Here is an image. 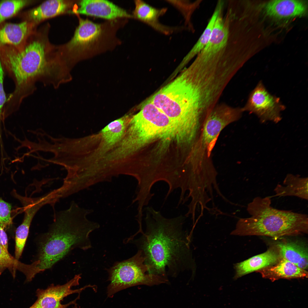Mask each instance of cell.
<instances>
[{
  "label": "cell",
  "mask_w": 308,
  "mask_h": 308,
  "mask_svg": "<svg viewBox=\"0 0 308 308\" xmlns=\"http://www.w3.org/2000/svg\"><path fill=\"white\" fill-rule=\"evenodd\" d=\"M271 198H254L247 208L251 216L240 219L231 234L266 236L276 239L307 233V215L275 208L271 205Z\"/></svg>",
  "instance_id": "5b68a950"
},
{
  "label": "cell",
  "mask_w": 308,
  "mask_h": 308,
  "mask_svg": "<svg viewBox=\"0 0 308 308\" xmlns=\"http://www.w3.org/2000/svg\"><path fill=\"white\" fill-rule=\"evenodd\" d=\"M81 275H76L71 279L62 285L52 284L45 289H38L36 291L37 299L32 305L34 308H68L70 304L62 305L61 301L70 295L80 293L86 288L91 287L94 289L95 286L87 285L80 289H73L72 287L79 284ZM72 308H78L76 305Z\"/></svg>",
  "instance_id": "8fae6325"
},
{
  "label": "cell",
  "mask_w": 308,
  "mask_h": 308,
  "mask_svg": "<svg viewBox=\"0 0 308 308\" xmlns=\"http://www.w3.org/2000/svg\"><path fill=\"white\" fill-rule=\"evenodd\" d=\"M308 181L307 177L288 174L285 178L283 185L278 184L275 188V196H295L307 200Z\"/></svg>",
  "instance_id": "d6986e66"
},
{
  "label": "cell",
  "mask_w": 308,
  "mask_h": 308,
  "mask_svg": "<svg viewBox=\"0 0 308 308\" xmlns=\"http://www.w3.org/2000/svg\"><path fill=\"white\" fill-rule=\"evenodd\" d=\"M69 4L63 0L46 1L25 14V18L31 23H38L45 19L62 14L68 9Z\"/></svg>",
  "instance_id": "ffe728a7"
},
{
  "label": "cell",
  "mask_w": 308,
  "mask_h": 308,
  "mask_svg": "<svg viewBox=\"0 0 308 308\" xmlns=\"http://www.w3.org/2000/svg\"><path fill=\"white\" fill-rule=\"evenodd\" d=\"M34 217L29 212H26L22 223L15 232V258L18 260L21 256L28 237L31 224Z\"/></svg>",
  "instance_id": "603a6c76"
},
{
  "label": "cell",
  "mask_w": 308,
  "mask_h": 308,
  "mask_svg": "<svg viewBox=\"0 0 308 308\" xmlns=\"http://www.w3.org/2000/svg\"><path fill=\"white\" fill-rule=\"evenodd\" d=\"M0 244L6 250H8V240L7 235L4 229L0 224Z\"/></svg>",
  "instance_id": "f1b7e54d"
},
{
  "label": "cell",
  "mask_w": 308,
  "mask_h": 308,
  "mask_svg": "<svg viewBox=\"0 0 308 308\" xmlns=\"http://www.w3.org/2000/svg\"><path fill=\"white\" fill-rule=\"evenodd\" d=\"M275 246L278 249L282 259L296 265L302 258L308 256L307 248L299 242H280Z\"/></svg>",
  "instance_id": "7402d4cb"
},
{
  "label": "cell",
  "mask_w": 308,
  "mask_h": 308,
  "mask_svg": "<svg viewBox=\"0 0 308 308\" xmlns=\"http://www.w3.org/2000/svg\"><path fill=\"white\" fill-rule=\"evenodd\" d=\"M264 9L266 14L270 17L286 19L305 15L307 6L305 2L301 0H275L267 3Z\"/></svg>",
  "instance_id": "e0dca14e"
},
{
  "label": "cell",
  "mask_w": 308,
  "mask_h": 308,
  "mask_svg": "<svg viewBox=\"0 0 308 308\" xmlns=\"http://www.w3.org/2000/svg\"><path fill=\"white\" fill-rule=\"evenodd\" d=\"M128 125L123 139L112 152L116 160L126 157L155 139L173 137L171 120L149 100L130 119Z\"/></svg>",
  "instance_id": "8992f818"
},
{
  "label": "cell",
  "mask_w": 308,
  "mask_h": 308,
  "mask_svg": "<svg viewBox=\"0 0 308 308\" xmlns=\"http://www.w3.org/2000/svg\"><path fill=\"white\" fill-rule=\"evenodd\" d=\"M281 259L278 249L274 245L263 253L235 264L236 273L234 279H236L248 273L274 265Z\"/></svg>",
  "instance_id": "9a60e30c"
},
{
  "label": "cell",
  "mask_w": 308,
  "mask_h": 308,
  "mask_svg": "<svg viewBox=\"0 0 308 308\" xmlns=\"http://www.w3.org/2000/svg\"><path fill=\"white\" fill-rule=\"evenodd\" d=\"M32 23L25 21L19 23L3 22L0 24V46H10L19 50H22L31 33Z\"/></svg>",
  "instance_id": "5bb4252c"
},
{
  "label": "cell",
  "mask_w": 308,
  "mask_h": 308,
  "mask_svg": "<svg viewBox=\"0 0 308 308\" xmlns=\"http://www.w3.org/2000/svg\"><path fill=\"white\" fill-rule=\"evenodd\" d=\"M84 214L73 201L68 208L55 213L48 230L38 242L37 259L31 264L35 275L50 268L74 248L92 247L89 234L98 227L88 223Z\"/></svg>",
  "instance_id": "3957f363"
},
{
  "label": "cell",
  "mask_w": 308,
  "mask_h": 308,
  "mask_svg": "<svg viewBox=\"0 0 308 308\" xmlns=\"http://www.w3.org/2000/svg\"><path fill=\"white\" fill-rule=\"evenodd\" d=\"M243 112L240 107L225 103L218 104L212 109L204 124L202 139L208 145H215L221 131L230 123L239 120Z\"/></svg>",
  "instance_id": "30bf717a"
},
{
  "label": "cell",
  "mask_w": 308,
  "mask_h": 308,
  "mask_svg": "<svg viewBox=\"0 0 308 308\" xmlns=\"http://www.w3.org/2000/svg\"><path fill=\"white\" fill-rule=\"evenodd\" d=\"M5 74L4 70L0 61V133H1V122H3V112L7 100L3 86Z\"/></svg>",
  "instance_id": "83f0119b"
},
{
  "label": "cell",
  "mask_w": 308,
  "mask_h": 308,
  "mask_svg": "<svg viewBox=\"0 0 308 308\" xmlns=\"http://www.w3.org/2000/svg\"><path fill=\"white\" fill-rule=\"evenodd\" d=\"M134 3L132 15L133 18L145 23L155 30L169 35L181 29V28L170 27L160 22L159 19L166 13V8H157L141 0H135Z\"/></svg>",
  "instance_id": "4fadbf2b"
},
{
  "label": "cell",
  "mask_w": 308,
  "mask_h": 308,
  "mask_svg": "<svg viewBox=\"0 0 308 308\" xmlns=\"http://www.w3.org/2000/svg\"><path fill=\"white\" fill-rule=\"evenodd\" d=\"M45 50L44 43L38 40L26 44L20 51L10 46H0V61L15 84L14 90L9 96L12 102L21 104L33 93L38 80L53 84L58 80V64L48 58Z\"/></svg>",
  "instance_id": "277c9868"
},
{
  "label": "cell",
  "mask_w": 308,
  "mask_h": 308,
  "mask_svg": "<svg viewBox=\"0 0 308 308\" xmlns=\"http://www.w3.org/2000/svg\"><path fill=\"white\" fill-rule=\"evenodd\" d=\"M224 3L220 1L218 3L215 10L202 34L197 42L184 58L180 66H183L196 56L197 55L208 42L217 18L222 9Z\"/></svg>",
  "instance_id": "44dd1931"
},
{
  "label": "cell",
  "mask_w": 308,
  "mask_h": 308,
  "mask_svg": "<svg viewBox=\"0 0 308 308\" xmlns=\"http://www.w3.org/2000/svg\"><path fill=\"white\" fill-rule=\"evenodd\" d=\"M6 268L11 271L13 277L17 270L22 272L26 276L28 272V264L21 262L13 257L0 244V274Z\"/></svg>",
  "instance_id": "cb8c5ba5"
},
{
  "label": "cell",
  "mask_w": 308,
  "mask_h": 308,
  "mask_svg": "<svg viewBox=\"0 0 308 308\" xmlns=\"http://www.w3.org/2000/svg\"><path fill=\"white\" fill-rule=\"evenodd\" d=\"M108 35L106 23H95L87 19L80 18L79 25L66 48L76 56L92 55L101 52Z\"/></svg>",
  "instance_id": "ba28073f"
},
{
  "label": "cell",
  "mask_w": 308,
  "mask_h": 308,
  "mask_svg": "<svg viewBox=\"0 0 308 308\" xmlns=\"http://www.w3.org/2000/svg\"><path fill=\"white\" fill-rule=\"evenodd\" d=\"M11 206L0 196V224L4 229L12 224L11 216Z\"/></svg>",
  "instance_id": "4316f807"
},
{
  "label": "cell",
  "mask_w": 308,
  "mask_h": 308,
  "mask_svg": "<svg viewBox=\"0 0 308 308\" xmlns=\"http://www.w3.org/2000/svg\"><path fill=\"white\" fill-rule=\"evenodd\" d=\"M145 258L141 251L125 260L115 263L107 270L110 283L107 287L108 297L127 288L140 285L151 286L169 283V280L162 277L150 274Z\"/></svg>",
  "instance_id": "52a82bcc"
},
{
  "label": "cell",
  "mask_w": 308,
  "mask_h": 308,
  "mask_svg": "<svg viewBox=\"0 0 308 308\" xmlns=\"http://www.w3.org/2000/svg\"><path fill=\"white\" fill-rule=\"evenodd\" d=\"M257 271L262 277L274 281L280 279L307 278L308 272L299 268L296 264L283 259L277 263Z\"/></svg>",
  "instance_id": "ac0fdd59"
},
{
  "label": "cell",
  "mask_w": 308,
  "mask_h": 308,
  "mask_svg": "<svg viewBox=\"0 0 308 308\" xmlns=\"http://www.w3.org/2000/svg\"><path fill=\"white\" fill-rule=\"evenodd\" d=\"M130 119L128 116H125L110 122L102 130L101 141L92 158H100L121 140Z\"/></svg>",
  "instance_id": "2e32d148"
},
{
  "label": "cell",
  "mask_w": 308,
  "mask_h": 308,
  "mask_svg": "<svg viewBox=\"0 0 308 308\" xmlns=\"http://www.w3.org/2000/svg\"><path fill=\"white\" fill-rule=\"evenodd\" d=\"M29 308H33V307H32V306H31Z\"/></svg>",
  "instance_id": "f546056e"
},
{
  "label": "cell",
  "mask_w": 308,
  "mask_h": 308,
  "mask_svg": "<svg viewBox=\"0 0 308 308\" xmlns=\"http://www.w3.org/2000/svg\"><path fill=\"white\" fill-rule=\"evenodd\" d=\"M243 112L255 114L262 123L271 121L275 123L281 119L280 112L285 109L280 99L271 95L260 81L250 92Z\"/></svg>",
  "instance_id": "9c48e42d"
},
{
  "label": "cell",
  "mask_w": 308,
  "mask_h": 308,
  "mask_svg": "<svg viewBox=\"0 0 308 308\" xmlns=\"http://www.w3.org/2000/svg\"><path fill=\"white\" fill-rule=\"evenodd\" d=\"M30 3L26 0H6L0 1V24L16 15Z\"/></svg>",
  "instance_id": "d4e9b609"
},
{
  "label": "cell",
  "mask_w": 308,
  "mask_h": 308,
  "mask_svg": "<svg viewBox=\"0 0 308 308\" xmlns=\"http://www.w3.org/2000/svg\"><path fill=\"white\" fill-rule=\"evenodd\" d=\"M222 93L214 70L193 62L149 100L170 119L175 137L183 139L203 125Z\"/></svg>",
  "instance_id": "6da1fadb"
},
{
  "label": "cell",
  "mask_w": 308,
  "mask_h": 308,
  "mask_svg": "<svg viewBox=\"0 0 308 308\" xmlns=\"http://www.w3.org/2000/svg\"><path fill=\"white\" fill-rule=\"evenodd\" d=\"M145 210V232L128 243L141 251L150 274L176 277L190 268L189 241L183 228L186 217L167 218L151 206Z\"/></svg>",
  "instance_id": "7a4b0ae2"
},
{
  "label": "cell",
  "mask_w": 308,
  "mask_h": 308,
  "mask_svg": "<svg viewBox=\"0 0 308 308\" xmlns=\"http://www.w3.org/2000/svg\"><path fill=\"white\" fill-rule=\"evenodd\" d=\"M72 13L94 16L108 20L133 18L132 15L112 2L104 0H82Z\"/></svg>",
  "instance_id": "7c38bea8"
},
{
  "label": "cell",
  "mask_w": 308,
  "mask_h": 308,
  "mask_svg": "<svg viewBox=\"0 0 308 308\" xmlns=\"http://www.w3.org/2000/svg\"><path fill=\"white\" fill-rule=\"evenodd\" d=\"M166 1L177 9L184 17L186 23L189 24L191 16L197 3H191L186 0H167Z\"/></svg>",
  "instance_id": "484cf974"
}]
</instances>
